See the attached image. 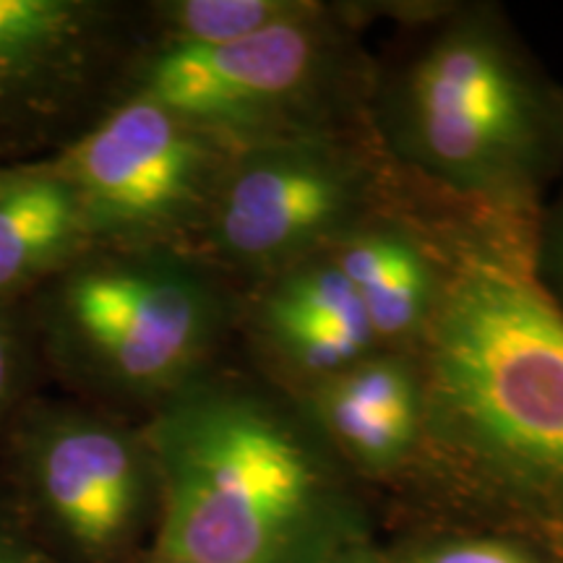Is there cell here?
Returning a JSON list of instances; mask_svg holds the SVG:
<instances>
[{"mask_svg": "<svg viewBox=\"0 0 563 563\" xmlns=\"http://www.w3.org/2000/svg\"><path fill=\"white\" fill-rule=\"evenodd\" d=\"M11 382V340L5 329L0 327V402H3L5 391H9Z\"/></svg>", "mask_w": 563, "mask_h": 563, "instance_id": "obj_17", "label": "cell"}, {"mask_svg": "<svg viewBox=\"0 0 563 563\" xmlns=\"http://www.w3.org/2000/svg\"><path fill=\"white\" fill-rule=\"evenodd\" d=\"M152 563H188V561H180V559H175V555H167V553H157Z\"/></svg>", "mask_w": 563, "mask_h": 563, "instance_id": "obj_19", "label": "cell"}, {"mask_svg": "<svg viewBox=\"0 0 563 563\" xmlns=\"http://www.w3.org/2000/svg\"><path fill=\"white\" fill-rule=\"evenodd\" d=\"M394 203L391 180L344 133L238 146L209 207L224 262L269 279L327 253Z\"/></svg>", "mask_w": 563, "mask_h": 563, "instance_id": "obj_5", "label": "cell"}, {"mask_svg": "<svg viewBox=\"0 0 563 563\" xmlns=\"http://www.w3.org/2000/svg\"><path fill=\"white\" fill-rule=\"evenodd\" d=\"M292 397L329 449L365 473H394L420 456L426 391L410 350L373 352Z\"/></svg>", "mask_w": 563, "mask_h": 563, "instance_id": "obj_9", "label": "cell"}, {"mask_svg": "<svg viewBox=\"0 0 563 563\" xmlns=\"http://www.w3.org/2000/svg\"><path fill=\"white\" fill-rule=\"evenodd\" d=\"M42 501L87 553L123 545L144 504V446L102 420H66L37 449Z\"/></svg>", "mask_w": 563, "mask_h": 563, "instance_id": "obj_8", "label": "cell"}, {"mask_svg": "<svg viewBox=\"0 0 563 563\" xmlns=\"http://www.w3.org/2000/svg\"><path fill=\"white\" fill-rule=\"evenodd\" d=\"M410 563H538L525 545L504 538H462L431 545Z\"/></svg>", "mask_w": 563, "mask_h": 563, "instance_id": "obj_15", "label": "cell"}, {"mask_svg": "<svg viewBox=\"0 0 563 563\" xmlns=\"http://www.w3.org/2000/svg\"><path fill=\"white\" fill-rule=\"evenodd\" d=\"M334 563H382V559L365 545H352Z\"/></svg>", "mask_w": 563, "mask_h": 563, "instance_id": "obj_18", "label": "cell"}, {"mask_svg": "<svg viewBox=\"0 0 563 563\" xmlns=\"http://www.w3.org/2000/svg\"><path fill=\"white\" fill-rule=\"evenodd\" d=\"M540 258L545 262V277H551L555 282V287H559V292L563 295V207L555 211L551 224H548V232L543 238V253H540ZM545 277H540V279H545Z\"/></svg>", "mask_w": 563, "mask_h": 563, "instance_id": "obj_16", "label": "cell"}, {"mask_svg": "<svg viewBox=\"0 0 563 563\" xmlns=\"http://www.w3.org/2000/svg\"><path fill=\"white\" fill-rule=\"evenodd\" d=\"M361 53L340 11L224 45H167L139 95L232 150L258 141L342 133L361 95Z\"/></svg>", "mask_w": 563, "mask_h": 563, "instance_id": "obj_4", "label": "cell"}, {"mask_svg": "<svg viewBox=\"0 0 563 563\" xmlns=\"http://www.w3.org/2000/svg\"><path fill=\"white\" fill-rule=\"evenodd\" d=\"M256 334L274 368L306 389L378 352L361 300L329 253L264 279Z\"/></svg>", "mask_w": 563, "mask_h": 563, "instance_id": "obj_10", "label": "cell"}, {"mask_svg": "<svg viewBox=\"0 0 563 563\" xmlns=\"http://www.w3.org/2000/svg\"><path fill=\"white\" fill-rule=\"evenodd\" d=\"M361 300L382 350H412L441 292V256L431 222L399 211L373 217L327 251Z\"/></svg>", "mask_w": 563, "mask_h": 563, "instance_id": "obj_11", "label": "cell"}, {"mask_svg": "<svg viewBox=\"0 0 563 563\" xmlns=\"http://www.w3.org/2000/svg\"><path fill=\"white\" fill-rule=\"evenodd\" d=\"M157 553L188 563H334L361 545L334 452L292 394L191 382L146 433Z\"/></svg>", "mask_w": 563, "mask_h": 563, "instance_id": "obj_2", "label": "cell"}, {"mask_svg": "<svg viewBox=\"0 0 563 563\" xmlns=\"http://www.w3.org/2000/svg\"><path fill=\"white\" fill-rule=\"evenodd\" d=\"M371 100L394 170L470 220L527 228L563 123L496 13H446Z\"/></svg>", "mask_w": 563, "mask_h": 563, "instance_id": "obj_3", "label": "cell"}, {"mask_svg": "<svg viewBox=\"0 0 563 563\" xmlns=\"http://www.w3.org/2000/svg\"><path fill=\"white\" fill-rule=\"evenodd\" d=\"M0 563H26V561H21L19 555H13V553L3 551V548H0Z\"/></svg>", "mask_w": 563, "mask_h": 563, "instance_id": "obj_20", "label": "cell"}, {"mask_svg": "<svg viewBox=\"0 0 563 563\" xmlns=\"http://www.w3.org/2000/svg\"><path fill=\"white\" fill-rule=\"evenodd\" d=\"M81 222V203L63 178L0 186V287L58 256Z\"/></svg>", "mask_w": 563, "mask_h": 563, "instance_id": "obj_12", "label": "cell"}, {"mask_svg": "<svg viewBox=\"0 0 563 563\" xmlns=\"http://www.w3.org/2000/svg\"><path fill=\"white\" fill-rule=\"evenodd\" d=\"M431 228L443 279L410 350L426 391L418 460L563 543V306L527 228Z\"/></svg>", "mask_w": 563, "mask_h": 563, "instance_id": "obj_1", "label": "cell"}, {"mask_svg": "<svg viewBox=\"0 0 563 563\" xmlns=\"http://www.w3.org/2000/svg\"><path fill=\"white\" fill-rule=\"evenodd\" d=\"M74 24V9L58 0H0V74L53 45Z\"/></svg>", "mask_w": 563, "mask_h": 563, "instance_id": "obj_14", "label": "cell"}, {"mask_svg": "<svg viewBox=\"0 0 563 563\" xmlns=\"http://www.w3.org/2000/svg\"><path fill=\"white\" fill-rule=\"evenodd\" d=\"M316 0H180L165 11L167 45H224L316 16Z\"/></svg>", "mask_w": 563, "mask_h": 563, "instance_id": "obj_13", "label": "cell"}, {"mask_svg": "<svg viewBox=\"0 0 563 563\" xmlns=\"http://www.w3.org/2000/svg\"><path fill=\"white\" fill-rule=\"evenodd\" d=\"M232 146L152 97L112 110L66 157V180L84 220L108 230H154L207 209Z\"/></svg>", "mask_w": 563, "mask_h": 563, "instance_id": "obj_7", "label": "cell"}, {"mask_svg": "<svg viewBox=\"0 0 563 563\" xmlns=\"http://www.w3.org/2000/svg\"><path fill=\"white\" fill-rule=\"evenodd\" d=\"M76 336L110 382L167 394L194 382L222 323V300L199 272L162 258L95 266L68 285Z\"/></svg>", "mask_w": 563, "mask_h": 563, "instance_id": "obj_6", "label": "cell"}]
</instances>
